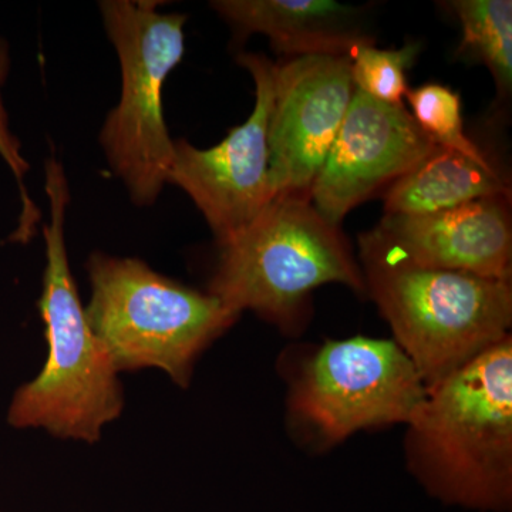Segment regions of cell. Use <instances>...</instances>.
<instances>
[{
	"label": "cell",
	"mask_w": 512,
	"mask_h": 512,
	"mask_svg": "<svg viewBox=\"0 0 512 512\" xmlns=\"http://www.w3.org/2000/svg\"><path fill=\"white\" fill-rule=\"evenodd\" d=\"M412 117L434 146L457 151L477 163L490 165L473 140L464 133L461 100L457 93L441 84H423L407 90Z\"/></svg>",
	"instance_id": "obj_15"
},
{
	"label": "cell",
	"mask_w": 512,
	"mask_h": 512,
	"mask_svg": "<svg viewBox=\"0 0 512 512\" xmlns=\"http://www.w3.org/2000/svg\"><path fill=\"white\" fill-rule=\"evenodd\" d=\"M353 92L349 56H302L275 63V97L268 128L275 197L309 198Z\"/></svg>",
	"instance_id": "obj_9"
},
{
	"label": "cell",
	"mask_w": 512,
	"mask_h": 512,
	"mask_svg": "<svg viewBox=\"0 0 512 512\" xmlns=\"http://www.w3.org/2000/svg\"><path fill=\"white\" fill-rule=\"evenodd\" d=\"M238 63L255 82V106L241 126L217 146L202 150L174 141L167 183L190 195L218 244L247 227L275 198L269 171L268 128L275 97V63L264 55L241 53Z\"/></svg>",
	"instance_id": "obj_8"
},
{
	"label": "cell",
	"mask_w": 512,
	"mask_h": 512,
	"mask_svg": "<svg viewBox=\"0 0 512 512\" xmlns=\"http://www.w3.org/2000/svg\"><path fill=\"white\" fill-rule=\"evenodd\" d=\"M510 190L494 165L437 147L387 191L386 215H427L481 200L508 197Z\"/></svg>",
	"instance_id": "obj_13"
},
{
	"label": "cell",
	"mask_w": 512,
	"mask_h": 512,
	"mask_svg": "<svg viewBox=\"0 0 512 512\" xmlns=\"http://www.w3.org/2000/svg\"><path fill=\"white\" fill-rule=\"evenodd\" d=\"M366 291L427 389L510 335L511 281L414 264L360 235Z\"/></svg>",
	"instance_id": "obj_3"
},
{
	"label": "cell",
	"mask_w": 512,
	"mask_h": 512,
	"mask_svg": "<svg viewBox=\"0 0 512 512\" xmlns=\"http://www.w3.org/2000/svg\"><path fill=\"white\" fill-rule=\"evenodd\" d=\"M426 397V384L396 342L355 336L329 340L306 359L289 412L320 443L335 444L359 430L407 426Z\"/></svg>",
	"instance_id": "obj_7"
},
{
	"label": "cell",
	"mask_w": 512,
	"mask_h": 512,
	"mask_svg": "<svg viewBox=\"0 0 512 512\" xmlns=\"http://www.w3.org/2000/svg\"><path fill=\"white\" fill-rule=\"evenodd\" d=\"M220 248L208 293L237 315L249 309L292 329L318 286L366 291L362 269L339 227L330 225L309 198L278 195Z\"/></svg>",
	"instance_id": "obj_4"
},
{
	"label": "cell",
	"mask_w": 512,
	"mask_h": 512,
	"mask_svg": "<svg viewBox=\"0 0 512 512\" xmlns=\"http://www.w3.org/2000/svg\"><path fill=\"white\" fill-rule=\"evenodd\" d=\"M448 8L463 29L458 52L485 64L493 74L498 92L507 94L512 86V2L511 0H456Z\"/></svg>",
	"instance_id": "obj_14"
},
{
	"label": "cell",
	"mask_w": 512,
	"mask_h": 512,
	"mask_svg": "<svg viewBox=\"0 0 512 512\" xmlns=\"http://www.w3.org/2000/svg\"><path fill=\"white\" fill-rule=\"evenodd\" d=\"M211 8L241 39L264 35L285 59L350 56L372 43L360 25V10L333 0H217Z\"/></svg>",
	"instance_id": "obj_12"
},
{
	"label": "cell",
	"mask_w": 512,
	"mask_h": 512,
	"mask_svg": "<svg viewBox=\"0 0 512 512\" xmlns=\"http://www.w3.org/2000/svg\"><path fill=\"white\" fill-rule=\"evenodd\" d=\"M87 271L86 319L119 373L157 367L188 386L202 350L239 316L211 293L165 278L140 259L94 254Z\"/></svg>",
	"instance_id": "obj_5"
},
{
	"label": "cell",
	"mask_w": 512,
	"mask_h": 512,
	"mask_svg": "<svg viewBox=\"0 0 512 512\" xmlns=\"http://www.w3.org/2000/svg\"><path fill=\"white\" fill-rule=\"evenodd\" d=\"M436 148L404 104L383 103L355 89L309 198L330 225L339 227L353 208Z\"/></svg>",
	"instance_id": "obj_10"
},
{
	"label": "cell",
	"mask_w": 512,
	"mask_h": 512,
	"mask_svg": "<svg viewBox=\"0 0 512 512\" xmlns=\"http://www.w3.org/2000/svg\"><path fill=\"white\" fill-rule=\"evenodd\" d=\"M99 5L121 67L120 101L107 116L100 143L131 200L151 205L167 184L173 161L163 89L184 56L187 16L158 13L154 2L106 0Z\"/></svg>",
	"instance_id": "obj_6"
},
{
	"label": "cell",
	"mask_w": 512,
	"mask_h": 512,
	"mask_svg": "<svg viewBox=\"0 0 512 512\" xmlns=\"http://www.w3.org/2000/svg\"><path fill=\"white\" fill-rule=\"evenodd\" d=\"M50 220L43 227L46 271L39 299L49 356L40 375L10 403L15 429H45L59 439L96 443L123 410V392L110 353L94 335L67 261L64 217L70 201L62 164L46 161Z\"/></svg>",
	"instance_id": "obj_2"
},
{
	"label": "cell",
	"mask_w": 512,
	"mask_h": 512,
	"mask_svg": "<svg viewBox=\"0 0 512 512\" xmlns=\"http://www.w3.org/2000/svg\"><path fill=\"white\" fill-rule=\"evenodd\" d=\"M407 427L410 467L431 495L471 510H510L511 335L427 389Z\"/></svg>",
	"instance_id": "obj_1"
},
{
	"label": "cell",
	"mask_w": 512,
	"mask_h": 512,
	"mask_svg": "<svg viewBox=\"0 0 512 512\" xmlns=\"http://www.w3.org/2000/svg\"><path fill=\"white\" fill-rule=\"evenodd\" d=\"M419 50L416 43L389 50L376 49L372 43L355 47L349 56L353 86L383 103L403 104L409 90L406 72Z\"/></svg>",
	"instance_id": "obj_16"
},
{
	"label": "cell",
	"mask_w": 512,
	"mask_h": 512,
	"mask_svg": "<svg viewBox=\"0 0 512 512\" xmlns=\"http://www.w3.org/2000/svg\"><path fill=\"white\" fill-rule=\"evenodd\" d=\"M9 72L8 45L0 40V89L5 83ZM0 157L9 165L10 171L15 175L22 200V214H20L19 227L13 234V241L28 242L35 235L36 225L40 222V211L30 200L26 190L25 178L29 171V163L20 153V141L10 133L8 114L3 106L0 94Z\"/></svg>",
	"instance_id": "obj_17"
},
{
	"label": "cell",
	"mask_w": 512,
	"mask_h": 512,
	"mask_svg": "<svg viewBox=\"0 0 512 512\" xmlns=\"http://www.w3.org/2000/svg\"><path fill=\"white\" fill-rule=\"evenodd\" d=\"M372 234L414 264L511 281L508 197L427 215H386Z\"/></svg>",
	"instance_id": "obj_11"
}]
</instances>
